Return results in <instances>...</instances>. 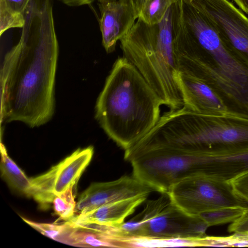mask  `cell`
Returning <instances> with one entry per match:
<instances>
[{"label": "cell", "instance_id": "11", "mask_svg": "<svg viewBox=\"0 0 248 248\" xmlns=\"http://www.w3.org/2000/svg\"><path fill=\"white\" fill-rule=\"evenodd\" d=\"M177 82L183 107L199 113L209 115L228 114L224 103L215 92L202 82L178 72Z\"/></svg>", "mask_w": 248, "mask_h": 248}, {"label": "cell", "instance_id": "23", "mask_svg": "<svg viewBox=\"0 0 248 248\" xmlns=\"http://www.w3.org/2000/svg\"><path fill=\"white\" fill-rule=\"evenodd\" d=\"M63 3L70 6H79L89 4L94 0H59Z\"/></svg>", "mask_w": 248, "mask_h": 248}, {"label": "cell", "instance_id": "14", "mask_svg": "<svg viewBox=\"0 0 248 248\" xmlns=\"http://www.w3.org/2000/svg\"><path fill=\"white\" fill-rule=\"evenodd\" d=\"M139 18L146 23L160 22L170 6L177 0H134Z\"/></svg>", "mask_w": 248, "mask_h": 248}, {"label": "cell", "instance_id": "8", "mask_svg": "<svg viewBox=\"0 0 248 248\" xmlns=\"http://www.w3.org/2000/svg\"><path fill=\"white\" fill-rule=\"evenodd\" d=\"M222 41L248 64V18L229 0H200Z\"/></svg>", "mask_w": 248, "mask_h": 248}, {"label": "cell", "instance_id": "2", "mask_svg": "<svg viewBox=\"0 0 248 248\" xmlns=\"http://www.w3.org/2000/svg\"><path fill=\"white\" fill-rule=\"evenodd\" d=\"M163 102L138 69L124 57L114 62L97 99L95 118L124 150L157 123Z\"/></svg>", "mask_w": 248, "mask_h": 248}, {"label": "cell", "instance_id": "9", "mask_svg": "<svg viewBox=\"0 0 248 248\" xmlns=\"http://www.w3.org/2000/svg\"><path fill=\"white\" fill-rule=\"evenodd\" d=\"M155 191L133 175H124L107 182L92 184L79 196L75 216L93 210L104 204Z\"/></svg>", "mask_w": 248, "mask_h": 248}, {"label": "cell", "instance_id": "24", "mask_svg": "<svg viewBox=\"0 0 248 248\" xmlns=\"http://www.w3.org/2000/svg\"><path fill=\"white\" fill-rule=\"evenodd\" d=\"M238 7L247 14H248V0H233Z\"/></svg>", "mask_w": 248, "mask_h": 248}, {"label": "cell", "instance_id": "7", "mask_svg": "<svg viewBox=\"0 0 248 248\" xmlns=\"http://www.w3.org/2000/svg\"><path fill=\"white\" fill-rule=\"evenodd\" d=\"M93 154V146L78 149L46 173L31 178L30 197L46 208L56 196L74 186Z\"/></svg>", "mask_w": 248, "mask_h": 248}, {"label": "cell", "instance_id": "17", "mask_svg": "<svg viewBox=\"0 0 248 248\" xmlns=\"http://www.w3.org/2000/svg\"><path fill=\"white\" fill-rule=\"evenodd\" d=\"M71 187L62 193L56 196L52 204L54 212L61 219L69 221L75 215L76 202Z\"/></svg>", "mask_w": 248, "mask_h": 248}, {"label": "cell", "instance_id": "13", "mask_svg": "<svg viewBox=\"0 0 248 248\" xmlns=\"http://www.w3.org/2000/svg\"><path fill=\"white\" fill-rule=\"evenodd\" d=\"M0 170L1 176L8 185L18 192L30 196L31 190V179L9 156L5 146L0 143Z\"/></svg>", "mask_w": 248, "mask_h": 248}, {"label": "cell", "instance_id": "4", "mask_svg": "<svg viewBox=\"0 0 248 248\" xmlns=\"http://www.w3.org/2000/svg\"><path fill=\"white\" fill-rule=\"evenodd\" d=\"M167 139L173 148L199 154L248 152V118L199 113L183 107L172 113Z\"/></svg>", "mask_w": 248, "mask_h": 248}, {"label": "cell", "instance_id": "15", "mask_svg": "<svg viewBox=\"0 0 248 248\" xmlns=\"http://www.w3.org/2000/svg\"><path fill=\"white\" fill-rule=\"evenodd\" d=\"M204 238H136L126 241L124 247H174L202 246Z\"/></svg>", "mask_w": 248, "mask_h": 248}, {"label": "cell", "instance_id": "16", "mask_svg": "<svg viewBox=\"0 0 248 248\" xmlns=\"http://www.w3.org/2000/svg\"><path fill=\"white\" fill-rule=\"evenodd\" d=\"M22 219L42 234L62 243L68 245L70 237L76 227L70 221L61 224L34 222L26 218Z\"/></svg>", "mask_w": 248, "mask_h": 248}, {"label": "cell", "instance_id": "1", "mask_svg": "<svg viewBox=\"0 0 248 248\" xmlns=\"http://www.w3.org/2000/svg\"><path fill=\"white\" fill-rule=\"evenodd\" d=\"M24 15L20 39L1 67V122L34 127L54 112L58 43L50 0H31Z\"/></svg>", "mask_w": 248, "mask_h": 248}, {"label": "cell", "instance_id": "22", "mask_svg": "<svg viewBox=\"0 0 248 248\" xmlns=\"http://www.w3.org/2000/svg\"><path fill=\"white\" fill-rule=\"evenodd\" d=\"M235 192L248 203V173L232 181Z\"/></svg>", "mask_w": 248, "mask_h": 248}, {"label": "cell", "instance_id": "3", "mask_svg": "<svg viewBox=\"0 0 248 248\" xmlns=\"http://www.w3.org/2000/svg\"><path fill=\"white\" fill-rule=\"evenodd\" d=\"M177 10V0L158 24L149 25L138 18L120 40L123 57L138 69L163 105L171 110L183 107L173 49Z\"/></svg>", "mask_w": 248, "mask_h": 248}, {"label": "cell", "instance_id": "6", "mask_svg": "<svg viewBox=\"0 0 248 248\" xmlns=\"http://www.w3.org/2000/svg\"><path fill=\"white\" fill-rule=\"evenodd\" d=\"M167 194L175 205L193 216L224 208H248V203L237 194L231 182L205 176L183 179L172 186Z\"/></svg>", "mask_w": 248, "mask_h": 248}, {"label": "cell", "instance_id": "12", "mask_svg": "<svg viewBox=\"0 0 248 248\" xmlns=\"http://www.w3.org/2000/svg\"><path fill=\"white\" fill-rule=\"evenodd\" d=\"M148 197L141 195L107 203L87 213L74 216L69 221L75 223H88L118 226L124 223L125 218L132 214Z\"/></svg>", "mask_w": 248, "mask_h": 248}, {"label": "cell", "instance_id": "18", "mask_svg": "<svg viewBox=\"0 0 248 248\" xmlns=\"http://www.w3.org/2000/svg\"><path fill=\"white\" fill-rule=\"evenodd\" d=\"M248 208H224L199 215L209 227L232 223L240 217Z\"/></svg>", "mask_w": 248, "mask_h": 248}, {"label": "cell", "instance_id": "21", "mask_svg": "<svg viewBox=\"0 0 248 248\" xmlns=\"http://www.w3.org/2000/svg\"><path fill=\"white\" fill-rule=\"evenodd\" d=\"M31 0H0V5L16 14H24Z\"/></svg>", "mask_w": 248, "mask_h": 248}, {"label": "cell", "instance_id": "5", "mask_svg": "<svg viewBox=\"0 0 248 248\" xmlns=\"http://www.w3.org/2000/svg\"><path fill=\"white\" fill-rule=\"evenodd\" d=\"M134 217L136 238L201 239L207 236L209 227L199 216L189 215L175 205L167 193L147 201L143 210Z\"/></svg>", "mask_w": 248, "mask_h": 248}, {"label": "cell", "instance_id": "10", "mask_svg": "<svg viewBox=\"0 0 248 248\" xmlns=\"http://www.w3.org/2000/svg\"><path fill=\"white\" fill-rule=\"evenodd\" d=\"M100 12L99 26L102 44L107 53L115 50L118 40L139 18L134 0H97Z\"/></svg>", "mask_w": 248, "mask_h": 248}, {"label": "cell", "instance_id": "19", "mask_svg": "<svg viewBox=\"0 0 248 248\" xmlns=\"http://www.w3.org/2000/svg\"><path fill=\"white\" fill-rule=\"evenodd\" d=\"M26 19L24 14L11 12L0 5V35L10 28H21L25 25Z\"/></svg>", "mask_w": 248, "mask_h": 248}, {"label": "cell", "instance_id": "20", "mask_svg": "<svg viewBox=\"0 0 248 248\" xmlns=\"http://www.w3.org/2000/svg\"><path fill=\"white\" fill-rule=\"evenodd\" d=\"M228 231L234 234L248 236V209L240 217L231 223Z\"/></svg>", "mask_w": 248, "mask_h": 248}]
</instances>
